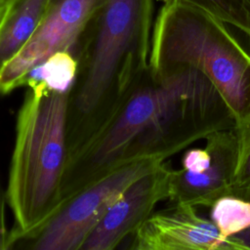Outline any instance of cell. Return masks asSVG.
Returning a JSON list of instances; mask_svg holds the SVG:
<instances>
[{"instance_id": "obj_14", "label": "cell", "mask_w": 250, "mask_h": 250, "mask_svg": "<svg viewBox=\"0 0 250 250\" xmlns=\"http://www.w3.org/2000/svg\"><path fill=\"white\" fill-rule=\"evenodd\" d=\"M6 202V192H4L0 183V250L10 249V229L6 226L5 217Z\"/></svg>"}, {"instance_id": "obj_15", "label": "cell", "mask_w": 250, "mask_h": 250, "mask_svg": "<svg viewBox=\"0 0 250 250\" xmlns=\"http://www.w3.org/2000/svg\"><path fill=\"white\" fill-rule=\"evenodd\" d=\"M235 241H237L240 245H242L246 250H250V228L234 234L231 236Z\"/></svg>"}, {"instance_id": "obj_6", "label": "cell", "mask_w": 250, "mask_h": 250, "mask_svg": "<svg viewBox=\"0 0 250 250\" xmlns=\"http://www.w3.org/2000/svg\"><path fill=\"white\" fill-rule=\"evenodd\" d=\"M104 0H49L44 17L21 51L0 71V94L21 87L26 74L55 53L71 52L88 21Z\"/></svg>"}, {"instance_id": "obj_2", "label": "cell", "mask_w": 250, "mask_h": 250, "mask_svg": "<svg viewBox=\"0 0 250 250\" xmlns=\"http://www.w3.org/2000/svg\"><path fill=\"white\" fill-rule=\"evenodd\" d=\"M16 121L6 199L14 215L10 249L38 231L62 205V183L68 157L69 91L30 84Z\"/></svg>"}, {"instance_id": "obj_4", "label": "cell", "mask_w": 250, "mask_h": 250, "mask_svg": "<svg viewBox=\"0 0 250 250\" xmlns=\"http://www.w3.org/2000/svg\"><path fill=\"white\" fill-rule=\"evenodd\" d=\"M163 162L145 158L110 171L67 198L38 231L20 243L35 250H80L123 191Z\"/></svg>"}, {"instance_id": "obj_17", "label": "cell", "mask_w": 250, "mask_h": 250, "mask_svg": "<svg viewBox=\"0 0 250 250\" xmlns=\"http://www.w3.org/2000/svg\"><path fill=\"white\" fill-rule=\"evenodd\" d=\"M2 7H3V5L0 6V16H1V12H2Z\"/></svg>"}, {"instance_id": "obj_16", "label": "cell", "mask_w": 250, "mask_h": 250, "mask_svg": "<svg viewBox=\"0 0 250 250\" xmlns=\"http://www.w3.org/2000/svg\"><path fill=\"white\" fill-rule=\"evenodd\" d=\"M7 1H8V0H0V6L4 5V4H5Z\"/></svg>"}, {"instance_id": "obj_8", "label": "cell", "mask_w": 250, "mask_h": 250, "mask_svg": "<svg viewBox=\"0 0 250 250\" xmlns=\"http://www.w3.org/2000/svg\"><path fill=\"white\" fill-rule=\"evenodd\" d=\"M170 172L163 162L133 182L108 208L80 250H112L132 236L152 214L157 202L168 199Z\"/></svg>"}, {"instance_id": "obj_10", "label": "cell", "mask_w": 250, "mask_h": 250, "mask_svg": "<svg viewBox=\"0 0 250 250\" xmlns=\"http://www.w3.org/2000/svg\"><path fill=\"white\" fill-rule=\"evenodd\" d=\"M77 72V61L69 51L53 54L34 66L23 78L21 87L43 81L53 90L70 91Z\"/></svg>"}, {"instance_id": "obj_7", "label": "cell", "mask_w": 250, "mask_h": 250, "mask_svg": "<svg viewBox=\"0 0 250 250\" xmlns=\"http://www.w3.org/2000/svg\"><path fill=\"white\" fill-rule=\"evenodd\" d=\"M131 250H246L221 234L215 224L194 206L172 205L152 212L132 235Z\"/></svg>"}, {"instance_id": "obj_9", "label": "cell", "mask_w": 250, "mask_h": 250, "mask_svg": "<svg viewBox=\"0 0 250 250\" xmlns=\"http://www.w3.org/2000/svg\"><path fill=\"white\" fill-rule=\"evenodd\" d=\"M49 0H8L0 16V71L26 45L39 26Z\"/></svg>"}, {"instance_id": "obj_11", "label": "cell", "mask_w": 250, "mask_h": 250, "mask_svg": "<svg viewBox=\"0 0 250 250\" xmlns=\"http://www.w3.org/2000/svg\"><path fill=\"white\" fill-rule=\"evenodd\" d=\"M210 220L227 238L250 228V201L226 195L210 207Z\"/></svg>"}, {"instance_id": "obj_12", "label": "cell", "mask_w": 250, "mask_h": 250, "mask_svg": "<svg viewBox=\"0 0 250 250\" xmlns=\"http://www.w3.org/2000/svg\"><path fill=\"white\" fill-rule=\"evenodd\" d=\"M164 4L183 1L196 6L214 18L250 37V0H162Z\"/></svg>"}, {"instance_id": "obj_5", "label": "cell", "mask_w": 250, "mask_h": 250, "mask_svg": "<svg viewBox=\"0 0 250 250\" xmlns=\"http://www.w3.org/2000/svg\"><path fill=\"white\" fill-rule=\"evenodd\" d=\"M204 148H191L182 158V168L171 169L168 199L172 205L211 207L231 195L238 141L234 129L208 135Z\"/></svg>"}, {"instance_id": "obj_3", "label": "cell", "mask_w": 250, "mask_h": 250, "mask_svg": "<svg viewBox=\"0 0 250 250\" xmlns=\"http://www.w3.org/2000/svg\"><path fill=\"white\" fill-rule=\"evenodd\" d=\"M188 64L201 71L229 105L236 126L250 116V38L183 1L164 4L152 32L148 67L159 73Z\"/></svg>"}, {"instance_id": "obj_1", "label": "cell", "mask_w": 250, "mask_h": 250, "mask_svg": "<svg viewBox=\"0 0 250 250\" xmlns=\"http://www.w3.org/2000/svg\"><path fill=\"white\" fill-rule=\"evenodd\" d=\"M153 0H104L71 53L77 72L68 96V157L113 115L148 67Z\"/></svg>"}, {"instance_id": "obj_13", "label": "cell", "mask_w": 250, "mask_h": 250, "mask_svg": "<svg viewBox=\"0 0 250 250\" xmlns=\"http://www.w3.org/2000/svg\"><path fill=\"white\" fill-rule=\"evenodd\" d=\"M234 131L238 141V157L231 195L250 201V116Z\"/></svg>"}]
</instances>
